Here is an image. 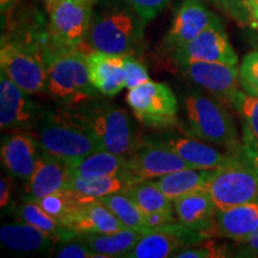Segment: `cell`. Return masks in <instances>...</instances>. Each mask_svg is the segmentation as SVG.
I'll return each mask as SVG.
<instances>
[{
	"instance_id": "1",
	"label": "cell",
	"mask_w": 258,
	"mask_h": 258,
	"mask_svg": "<svg viewBox=\"0 0 258 258\" xmlns=\"http://www.w3.org/2000/svg\"><path fill=\"white\" fill-rule=\"evenodd\" d=\"M146 22L127 0L93 3L86 44L91 50L134 55L144 40Z\"/></svg>"
},
{
	"instance_id": "2",
	"label": "cell",
	"mask_w": 258,
	"mask_h": 258,
	"mask_svg": "<svg viewBox=\"0 0 258 258\" xmlns=\"http://www.w3.org/2000/svg\"><path fill=\"white\" fill-rule=\"evenodd\" d=\"M38 143L42 151L66 163L102 150L88 122L74 108L47 112L38 128Z\"/></svg>"
},
{
	"instance_id": "3",
	"label": "cell",
	"mask_w": 258,
	"mask_h": 258,
	"mask_svg": "<svg viewBox=\"0 0 258 258\" xmlns=\"http://www.w3.org/2000/svg\"><path fill=\"white\" fill-rule=\"evenodd\" d=\"M41 35H17L2 40V71L18 88L29 95L48 89V67L41 46Z\"/></svg>"
},
{
	"instance_id": "4",
	"label": "cell",
	"mask_w": 258,
	"mask_h": 258,
	"mask_svg": "<svg viewBox=\"0 0 258 258\" xmlns=\"http://www.w3.org/2000/svg\"><path fill=\"white\" fill-rule=\"evenodd\" d=\"M48 67L47 92L64 108L77 106L99 93L90 79L88 54L78 48L44 55Z\"/></svg>"
},
{
	"instance_id": "5",
	"label": "cell",
	"mask_w": 258,
	"mask_h": 258,
	"mask_svg": "<svg viewBox=\"0 0 258 258\" xmlns=\"http://www.w3.org/2000/svg\"><path fill=\"white\" fill-rule=\"evenodd\" d=\"M74 109L88 122L102 150L128 156L139 143L131 116L114 103L96 97Z\"/></svg>"
},
{
	"instance_id": "6",
	"label": "cell",
	"mask_w": 258,
	"mask_h": 258,
	"mask_svg": "<svg viewBox=\"0 0 258 258\" xmlns=\"http://www.w3.org/2000/svg\"><path fill=\"white\" fill-rule=\"evenodd\" d=\"M93 3L88 0H62L47 10V31L41 40L44 55L78 49L86 43Z\"/></svg>"
},
{
	"instance_id": "7",
	"label": "cell",
	"mask_w": 258,
	"mask_h": 258,
	"mask_svg": "<svg viewBox=\"0 0 258 258\" xmlns=\"http://www.w3.org/2000/svg\"><path fill=\"white\" fill-rule=\"evenodd\" d=\"M183 102L189 131L196 138L227 147L230 152L239 146L237 127L225 104L199 92L190 93Z\"/></svg>"
},
{
	"instance_id": "8",
	"label": "cell",
	"mask_w": 258,
	"mask_h": 258,
	"mask_svg": "<svg viewBox=\"0 0 258 258\" xmlns=\"http://www.w3.org/2000/svg\"><path fill=\"white\" fill-rule=\"evenodd\" d=\"M203 189L209 194L219 211H224L257 201L258 173L238 157L233 163L212 170Z\"/></svg>"
},
{
	"instance_id": "9",
	"label": "cell",
	"mask_w": 258,
	"mask_h": 258,
	"mask_svg": "<svg viewBox=\"0 0 258 258\" xmlns=\"http://www.w3.org/2000/svg\"><path fill=\"white\" fill-rule=\"evenodd\" d=\"M125 101L139 121L153 128H169L177 123V98L169 86L147 82L131 89Z\"/></svg>"
},
{
	"instance_id": "10",
	"label": "cell",
	"mask_w": 258,
	"mask_h": 258,
	"mask_svg": "<svg viewBox=\"0 0 258 258\" xmlns=\"http://www.w3.org/2000/svg\"><path fill=\"white\" fill-rule=\"evenodd\" d=\"M171 54L173 61L179 66L191 62L238 64V55L226 34L221 19L214 22L189 43L171 51Z\"/></svg>"
},
{
	"instance_id": "11",
	"label": "cell",
	"mask_w": 258,
	"mask_h": 258,
	"mask_svg": "<svg viewBox=\"0 0 258 258\" xmlns=\"http://www.w3.org/2000/svg\"><path fill=\"white\" fill-rule=\"evenodd\" d=\"M132 183L158 178L183 169H192L186 161L159 140L138 143L127 156Z\"/></svg>"
},
{
	"instance_id": "12",
	"label": "cell",
	"mask_w": 258,
	"mask_h": 258,
	"mask_svg": "<svg viewBox=\"0 0 258 258\" xmlns=\"http://www.w3.org/2000/svg\"><path fill=\"white\" fill-rule=\"evenodd\" d=\"M183 74L226 106L233 108L239 90L238 66L220 62H191L180 66Z\"/></svg>"
},
{
	"instance_id": "13",
	"label": "cell",
	"mask_w": 258,
	"mask_h": 258,
	"mask_svg": "<svg viewBox=\"0 0 258 258\" xmlns=\"http://www.w3.org/2000/svg\"><path fill=\"white\" fill-rule=\"evenodd\" d=\"M207 239L198 231L190 230L178 224L166 225L158 230L148 231L139 239L135 246L125 254V258H166L182 247Z\"/></svg>"
},
{
	"instance_id": "14",
	"label": "cell",
	"mask_w": 258,
	"mask_h": 258,
	"mask_svg": "<svg viewBox=\"0 0 258 258\" xmlns=\"http://www.w3.org/2000/svg\"><path fill=\"white\" fill-rule=\"evenodd\" d=\"M218 19L220 18L201 0H183L175 11L171 27L164 38V48L171 53L184 46Z\"/></svg>"
},
{
	"instance_id": "15",
	"label": "cell",
	"mask_w": 258,
	"mask_h": 258,
	"mask_svg": "<svg viewBox=\"0 0 258 258\" xmlns=\"http://www.w3.org/2000/svg\"><path fill=\"white\" fill-rule=\"evenodd\" d=\"M29 93L18 88L2 71L0 76V127L5 129H28L43 118L37 103Z\"/></svg>"
},
{
	"instance_id": "16",
	"label": "cell",
	"mask_w": 258,
	"mask_h": 258,
	"mask_svg": "<svg viewBox=\"0 0 258 258\" xmlns=\"http://www.w3.org/2000/svg\"><path fill=\"white\" fill-rule=\"evenodd\" d=\"M41 154L38 140L27 133L9 134L2 140V163L12 178L28 182L36 170Z\"/></svg>"
},
{
	"instance_id": "17",
	"label": "cell",
	"mask_w": 258,
	"mask_h": 258,
	"mask_svg": "<svg viewBox=\"0 0 258 258\" xmlns=\"http://www.w3.org/2000/svg\"><path fill=\"white\" fill-rule=\"evenodd\" d=\"M177 220L206 237L214 235L218 208L205 189L196 190L173 202Z\"/></svg>"
},
{
	"instance_id": "18",
	"label": "cell",
	"mask_w": 258,
	"mask_h": 258,
	"mask_svg": "<svg viewBox=\"0 0 258 258\" xmlns=\"http://www.w3.org/2000/svg\"><path fill=\"white\" fill-rule=\"evenodd\" d=\"M70 178L69 164L42 151L36 170L27 182L25 201H37L49 194L66 189Z\"/></svg>"
},
{
	"instance_id": "19",
	"label": "cell",
	"mask_w": 258,
	"mask_h": 258,
	"mask_svg": "<svg viewBox=\"0 0 258 258\" xmlns=\"http://www.w3.org/2000/svg\"><path fill=\"white\" fill-rule=\"evenodd\" d=\"M88 62L90 79L99 93L114 97L125 88L124 56L92 50Z\"/></svg>"
},
{
	"instance_id": "20",
	"label": "cell",
	"mask_w": 258,
	"mask_h": 258,
	"mask_svg": "<svg viewBox=\"0 0 258 258\" xmlns=\"http://www.w3.org/2000/svg\"><path fill=\"white\" fill-rule=\"evenodd\" d=\"M64 226L78 234L110 233L125 228L114 213L99 200L88 199L77 206Z\"/></svg>"
},
{
	"instance_id": "21",
	"label": "cell",
	"mask_w": 258,
	"mask_h": 258,
	"mask_svg": "<svg viewBox=\"0 0 258 258\" xmlns=\"http://www.w3.org/2000/svg\"><path fill=\"white\" fill-rule=\"evenodd\" d=\"M159 141L183 158L192 169L215 170L238 159L235 154H222L211 145L202 143L198 139L167 137Z\"/></svg>"
},
{
	"instance_id": "22",
	"label": "cell",
	"mask_w": 258,
	"mask_h": 258,
	"mask_svg": "<svg viewBox=\"0 0 258 258\" xmlns=\"http://www.w3.org/2000/svg\"><path fill=\"white\" fill-rule=\"evenodd\" d=\"M0 243L15 253L43 254L49 252L55 241L37 227L23 221L2 226Z\"/></svg>"
},
{
	"instance_id": "23",
	"label": "cell",
	"mask_w": 258,
	"mask_h": 258,
	"mask_svg": "<svg viewBox=\"0 0 258 258\" xmlns=\"http://www.w3.org/2000/svg\"><path fill=\"white\" fill-rule=\"evenodd\" d=\"M258 227V201L235 206L217 213L214 235L245 241Z\"/></svg>"
},
{
	"instance_id": "24",
	"label": "cell",
	"mask_w": 258,
	"mask_h": 258,
	"mask_svg": "<svg viewBox=\"0 0 258 258\" xmlns=\"http://www.w3.org/2000/svg\"><path fill=\"white\" fill-rule=\"evenodd\" d=\"M69 164L71 176L76 177H128V158L101 150L83 159Z\"/></svg>"
},
{
	"instance_id": "25",
	"label": "cell",
	"mask_w": 258,
	"mask_h": 258,
	"mask_svg": "<svg viewBox=\"0 0 258 258\" xmlns=\"http://www.w3.org/2000/svg\"><path fill=\"white\" fill-rule=\"evenodd\" d=\"M144 234L132 228H122L110 233H83L78 237L97 257H125Z\"/></svg>"
},
{
	"instance_id": "26",
	"label": "cell",
	"mask_w": 258,
	"mask_h": 258,
	"mask_svg": "<svg viewBox=\"0 0 258 258\" xmlns=\"http://www.w3.org/2000/svg\"><path fill=\"white\" fill-rule=\"evenodd\" d=\"M211 172L212 170L183 169L158 177L154 183L167 199L175 202L190 192L203 189Z\"/></svg>"
},
{
	"instance_id": "27",
	"label": "cell",
	"mask_w": 258,
	"mask_h": 258,
	"mask_svg": "<svg viewBox=\"0 0 258 258\" xmlns=\"http://www.w3.org/2000/svg\"><path fill=\"white\" fill-rule=\"evenodd\" d=\"M17 214L23 221L49 235L55 243L69 241L78 237L77 232L61 225L59 221L47 214L35 201H25L17 208Z\"/></svg>"
},
{
	"instance_id": "28",
	"label": "cell",
	"mask_w": 258,
	"mask_h": 258,
	"mask_svg": "<svg viewBox=\"0 0 258 258\" xmlns=\"http://www.w3.org/2000/svg\"><path fill=\"white\" fill-rule=\"evenodd\" d=\"M133 184L127 177H76L71 176L67 188L89 200H99L106 195L124 191Z\"/></svg>"
},
{
	"instance_id": "29",
	"label": "cell",
	"mask_w": 258,
	"mask_h": 258,
	"mask_svg": "<svg viewBox=\"0 0 258 258\" xmlns=\"http://www.w3.org/2000/svg\"><path fill=\"white\" fill-rule=\"evenodd\" d=\"M133 200L145 214L156 212H173V202L164 195L154 180H141L131 184L123 191Z\"/></svg>"
},
{
	"instance_id": "30",
	"label": "cell",
	"mask_w": 258,
	"mask_h": 258,
	"mask_svg": "<svg viewBox=\"0 0 258 258\" xmlns=\"http://www.w3.org/2000/svg\"><path fill=\"white\" fill-rule=\"evenodd\" d=\"M99 201L114 213L125 228H132L143 233L148 232L145 224V213L123 191L106 195L99 199Z\"/></svg>"
},
{
	"instance_id": "31",
	"label": "cell",
	"mask_w": 258,
	"mask_h": 258,
	"mask_svg": "<svg viewBox=\"0 0 258 258\" xmlns=\"http://www.w3.org/2000/svg\"><path fill=\"white\" fill-rule=\"evenodd\" d=\"M85 200L82 195H79L78 192L73 191L69 188L59 190L49 195L44 196L37 201L40 207L43 209L47 214H49L51 218L55 219L56 221H59L61 225H66L67 220H69L71 214H72L74 209L77 208V206L80 202ZM89 200V199H88ZM66 227V226H64Z\"/></svg>"
},
{
	"instance_id": "32",
	"label": "cell",
	"mask_w": 258,
	"mask_h": 258,
	"mask_svg": "<svg viewBox=\"0 0 258 258\" xmlns=\"http://www.w3.org/2000/svg\"><path fill=\"white\" fill-rule=\"evenodd\" d=\"M233 108L244 123V144L258 146V98L240 92Z\"/></svg>"
},
{
	"instance_id": "33",
	"label": "cell",
	"mask_w": 258,
	"mask_h": 258,
	"mask_svg": "<svg viewBox=\"0 0 258 258\" xmlns=\"http://www.w3.org/2000/svg\"><path fill=\"white\" fill-rule=\"evenodd\" d=\"M239 85L246 95L258 98V49L246 54L241 60Z\"/></svg>"
},
{
	"instance_id": "34",
	"label": "cell",
	"mask_w": 258,
	"mask_h": 258,
	"mask_svg": "<svg viewBox=\"0 0 258 258\" xmlns=\"http://www.w3.org/2000/svg\"><path fill=\"white\" fill-rule=\"evenodd\" d=\"M208 2L241 27L252 25L247 0H208Z\"/></svg>"
},
{
	"instance_id": "35",
	"label": "cell",
	"mask_w": 258,
	"mask_h": 258,
	"mask_svg": "<svg viewBox=\"0 0 258 258\" xmlns=\"http://www.w3.org/2000/svg\"><path fill=\"white\" fill-rule=\"evenodd\" d=\"M227 250L214 241H200V243L182 247L172 254L176 258H217L227 257Z\"/></svg>"
},
{
	"instance_id": "36",
	"label": "cell",
	"mask_w": 258,
	"mask_h": 258,
	"mask_svg": "<svg viewBox=\"0 0 258 258\" xmlns=\"http://www.w3.org/2000/svg\"><path fill=\"white\" fill-rule=\"evenodd\" d=\"M124 70L125 88L128 90L150 82V76H148L146 66L141 61L135 59L133 55L124 56Z\"/></svg>"
},
{
	"instance_id": "37",
	"label": "cell",
	"mask_w": 258,
	"mask_h": 258,
	"mask_svg": "<svg viewBox=\"0 0 258 258\" xmlns=\"http://www.w3.org/2000/svg\"><path fill=\"white\" fill-rule=\"evenodd\" d=\"M54 256L59 258H95L96 253L90 249L85 241L79 237L72 240L62 241L54 252Z\"/></svg>"
},
{
	"instance_id": "38",
	"label": "cell",
	"mask_w": 258,
	"mask_h": 258,
	"mask_svg": "<svg viewBox=\"0 0 258 258\" xmlns=\"http://www.w3.org/2000/svg\"><path fill=\"white\" fill-rule=\"evenodd\" d=\"M145 22L152 21L170 4L171 0H127Z\"/></svg>"
},
{
	"instance_id": "39",
	"label": "cell",
	"mask_w": 258,
	"mask_h": 258,
	"mask_svg": "<svg viewBox=\"0 0 258 258\" xmlns=\"http://www.w3.org/2000/svg\"><path fill=\"white\" fill-rule=\"evenodd\" d=\"M173 222H176L173 212H156L145 214V224H146L147 231L158 230V228L173 224Z\"/></svg>"
},
{
	"instance_id": "40",
	"label": "cell",
	"mask_w": 258,
	"mask_h": 258,
	"mask_svg": "<svg viewBox=\"0 0 258 258\" xmlns=\"http://www.w3.org/2000/svg\"><path fill=\"white\" fill-rule=\"evenodd\" d=\"M230 153H233L235 156H238L240 159L246 161L249 165L253 167L258 173V146H251V145H239L237 148H234L233 151H231Z\"/></svg>"
},
{
	"instance_id": "41",
	"label": "cell",
	"mask_w": 258,
	"mask_h": 258,
	"mask_svg": "<svg viewBox=\"0 0 258 258\" xmlns=\"http://www.w3.org/2000/svg\"><path fill=\"white\" fill-rule=\"evenodd\" d=\"M237 257H258V227L245 241L239 244V249L235 251Z\"/></svg>"
},
{
	"instance_id": "42",
	"label": "cell",
	"mask_w": 258,
	"mask_h": 258,
	"mask_svg": "<svg viewBox=\"0 0 258 258\" xmlns=\"http://www.w3.org/2000/svg\"><path fill=\"white\" fill-rule=\"evenodd\" d=\"M11 176H3L0 179V207L4 208L9 205L10 198H11Z\"/></svg>"
},
{
	"instance_id": "43",
	"label": "cell",
	"mask_w": 258,
	"mask_h": 258,
	"mask_svg": "<svg viewBox=\"0 0 258 258\" xmlns=\"http://www.w3.org/2000/svg\"><path fill=\"white\" fill-rule=\"evenodd\" d=\"M247 6L252 18V25L251 27H258V0H247Z\"/></svg>"
},
{
	"instance_id": "44",
	"label": "cell",
	"mask_w": 258,
	"mask_h": 258,
	"mask_svg": "<svg viewBox=\"0 0 258 258\" xmlns=\"http://www.w3.org/2000/svg\"><path fill=\"white\" fill-rule=\"evenodd\" d=\"M245 34H246V38L250 44H252L258 49V27H247Z\"/></svg>"
},
{
	"instance_id": "45",
	"label": "cell",
	"mask_w": 258,
	"mask_h": 258,
	"mask_svg": "<svg viewBox=\"0 0 258 258\" xmlns=\"http://www.w3.org/2000/svg\"><path fill=\"white\" fill-rule=\"evenodd\" d=\"M19 0H0V11H2V16L8 15L10 11H12Z\"/></svg>"
},
{
	"instance_id": "46",
	"label": "cell",
	"mask_w": 258,
	"mask_h": 258,
	"mask_svg": "<svg viewBox=\"0 0 258 258\" xmlns=\"http://www.w3.org/2000/svg\"><path fill=\"white\" fill-rule=\"evenodd\" d=\"M62 2V0H46V6H47V10H49L50 8H53L54 5L57 4V3ZM88 2H91V3H95L97 0H88Z\"/></svg>"
},
{
	"instance_id": "47",
	"label": "cell",
	"mask_w": 258,
	"mask_h": 258,
	"mask_svg": "<svg viewBox=\"0 0 258 258\" xmlns=\"http://www.w3.org/2000/svg\"><path fill=\"white\" fill-rule=\"evenodd\" d=\"M257 201H258V200H257Z\"/></svg>"
}]
</instances>
